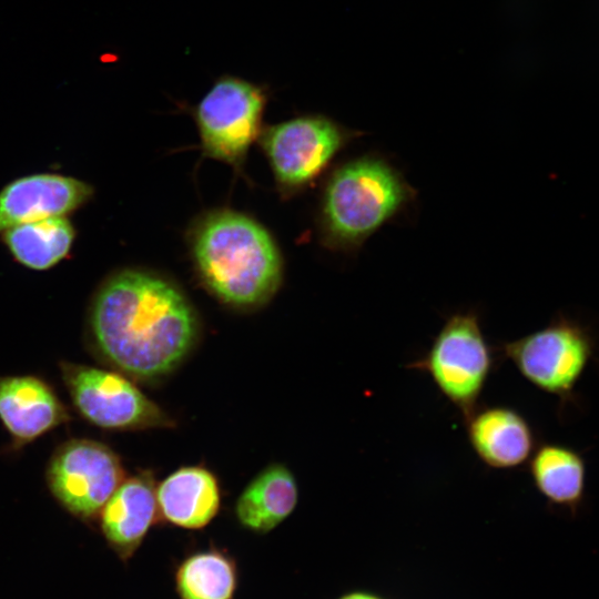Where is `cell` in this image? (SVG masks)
Here are the masks:
<instances>
[{
  "instance_id": "6da1fadb",
  "label": "cell",
  "mask_w": 599,
  "mask_h": 599,
  "mask_svg": "<svg viewBox=\"0 0 599 599\" xmlns=\"http://www.w3.org/2000/svg\"><path fill=\"white\" fill-rule=\"evenodd\" d=\"M85 336L91 353L134 382L156 383L177 369L200 338V319L184 293L141 270L110 274L94 292Z\"/></svg>"
},
{
  "instance_id": "7a4b0ae2",
  "label": "cell",
  "mask_w": 599,
  "mask_h": 599,
  "mask_svg": "<svg viewBox=\"0 0 599 599\" xmlns=\"http://www.w3.org/2000/svg\"><path fill=\"white\" fill-rule=\"evenodd\" d=\"M195 271L220 302L236 309L266 304L282 281V258L271 234L232 210L202 215L190 232Z\"/></svg>"
},
{
  "instance_id": "3957f363",
  "label": "cell",
  "mask_w": 599,
  "mask_h": 599,
  "mask_svg": "<svg viewBox=\"0 0 599 599\" xmlns=\"http://www.w3.org/2000/svg\"><path fill=\"white\" fill-rule=\"evenodd\" d=\"M399 171L375 155L353 159L327 179L319 205L322 242L336 251H354L414 199Z\"/></svg>"
},
{
  "instance_id": "277c9868",
  "label": "cell",
  "mask_w": 599,
  "mask_h": 599,
  "mask_svg": "<svg viewBox=\"0 0 599 599\" xmlns=\"http://www.w3.org/2000/svg\"><path fill=\"white\" fill-rule=\"evenodd\" d=\"M498 351L529 384L555 397L562 414L577 405V386L596 359L598 345L581 323L558 316L540 329L504 343Z\"/></svg>"
},
{
  "instance_id": "5b68a950",
  "label": "cell",
  "mask_w": 599,
  "mask_h": 599,
  "mask_svg": "<svg viewBox=\"0 0 599 599\" xmlns=\"http://www.w3.org/2000/svg\"><path fill=\"white\" fill-rule=\"evenodd\" d=\"M500 354L488 343L476 312L449 316L427 352L408 368L429 376L441 395L466 419L479 405Z\"/></svg>"
},
{
  "instance_id": "8992f818",
  "label": "cell",
  "mask_w": 599,
  "mask_h": 599,
  "mask_svg": "<svg viewBox=\"0 0 599 599\" xmlns=\"http://www.w3.org/2000/svg\"><path fill=\"white\" fill-rule=\"evenodd\" d=\"M59 367L75 410L90 424L122 432L175 426L162 407L128 376L64 361Z\"/></svg>"
},
{
  "instance_id": "52a82bcc",
  "label": "cell",
  "mask_w": 599,
  "mask_h": 599,
  "mask_svg": "<svg viewBox=\"0 0 599 599\" xmlns=\"http://www.w3.org/2000/svg\"><path fill=\"white\" fill-rule=\"evenodd\" d=\"M266 103L264 87L234 75L220 77L194 110L203 153L241 172L263 130Z\"/></svg>"
},
{
  "instance_id": "ba28073f",
  "label": "cell",
  "mask_w": 599,
  "mask_h": 599,
  "mask_svg": "<svg viewBox=\"0 0 599 599\" xmlns=\"http://www.w3.org/2000/svg\"><path fill=\"white\" fill-rule=\"evenodd\" d=\"M359 134L329 116L305 114L264 128L258 139L278 190L291 195L311 185Z\"/></svg>"
},
{
  "instance_id": "9c48e42d",
  "label": "cell",
  "mask_w": 599,
  "mask_h": 599,
  "mask_svg": "<svg viewBox=\"0 0 599 599\" xmlns=\"http://www.w3.org/2000/svg\"><path fill=\"white\" fill-rule=\"evenodd\" d=\"M125 478L119 455L101 441L72 438L57 447L45 469L47 486L71 515L99 516Z\"/></svg>"
},
{
  "instance_id": "30bf717a",
  "label": "cell",
  "mask_w": 599,
  "mask_h": 599,
  "mask_svg": "<svg viewBox=\"0 0 599 599\" xmlns=\"http://www.w3.org/2000/svg\"><path fill=\"white\" fill-rule=\"evenodd\" d=\"M93 193L88 182L60 173L17 177L0 190V234L20 224L68 216L87 204Z\"/></svg>"
},
{
  "instance_id": "8fae6325",
  "label": "cell",
  "mask_w": 599,
  "mask_h": 599,
  "mask_svg": "<svg viewBox=\"0 0 599 599\" xmlns=\"http://www.w3.org/2000/svg\"><path fill=\"white\" fill-rule=\"evenodd\" d=\"M471 449L493 469L511 470L527 465L538 446L529 420L506 405L478 406L466 419Z\"/></svg>"
},
{
  "instance_id": "7c38bea8",
  "label": "cell",
  "mask_w": 599,
  "mask_h": 599,
  "mask_svg": "<svg viewBox=\"0 0 599 599\" xmlns=\"http://www.w3.org/2000/svg\"><path fill=\"white\" fill-rule=\"evenodd\" d=\"M69 419L67 407L44 379L34 375L0 376V420L14 449Z\"/></svg>"
},
{
  "instance_id": "4fadbf2b",
  "label": "cell",
  "mask_w": 599,
  "mask_h": 599,
  "mask_svg": "<svg viewBox=\"0 0 599 599\" xmlns=\"http://www.w3.org/2000/svg\"><path fill=\"white\" fill-rule=\"evenodd\" d=\"M152 470L125 477L101 509V530L113 550L130 559L160 517Z\"/></svg>"
},
{
  "instance_id": "5bb4252c",
  "label": "cell",
  "mask_w": 599,
  "mask_h": 599,
  "mask_svg": "<svg viewBox=\"0 0 599 599\" xmlns=\"http://www.w3.org/2000/svg\"><path fill=\"white\" fill-rule=\"evenodd\" d=\"M160 517L184 529L207 526L221 508V486L202 465L183 466L156 485Z\"/></svg>"
},
{
  "instance_id": "9a60e30c",
  "label": "cell",
  "mask_w": 599,
  "mask_h": 599,
  "mask_svg": "<svg viewBox=\"0 0 599 599\" xmlns=\"http://www.w3.org/2000/svg\"><path fill=\"white\" fill-rule=\"evenodd\" d=\"M537 491L548 505L576 515L585 501L587 461L576 448L552 441L539 443L528 461Z\"/></svg>"
},
{
  "instance_id": "2e32d148",
  "label": "cell",
  "mask_w": 599,
  "mask_h": 599,
  "mask_svg": "<svg viewBox=\"0 0 599 599\" xmlns=\"http://www.w3.org/2000/svg\"><path fill=\"white\" fill-rule=\"evenodd\" d=\"M298 485L283 464H271L243 489L235 502L238 522L253 532L266 534L282 524L296 508Z\"/></svg>"
},
{
  "instance_id": "e0dca14e",
  "label": "cell",
  "mask_w": 599,
  "mask_h": 599,
  "mask_svg": "<svg viewBox=\"0 0 599 599\" xmlns=\"http://www.w3.org/2000/svg\"><path fill=\"white\" fill-rule=\"evenodd\" d=\"M75 234L68 216H55L8 229L1 240L17 263L43 272L69 256Z\"/></svg>"
},
{
  "instance_id": "ac0fdd59",
  "label": "cell",
  "mask_w": 599,
  "mask_h": 599,
  "mask_svg": "<svg viewBox=\"0 0 599 599\" xmlns=\"http://www.w3.org/2000/svg\"><path fill=\"white\" fill-rule=\"evenodd\" d=\"M180 599H233L238 582L235 560L216 548L184 558L174 575Z\"/></svg>"
},
{
  "instance_id": "d6986e66",
  "label": "cell",
  "mask_w": 599,
  "mask_h": 599,
  "mask_svg": "<svg viewBox=\"0 0 599 599\" xmlns=\"http://www.w3.org/2000/svg\"><path fill=\"white\" fill-rule=\"evenodd\" d=\"M338 599H383V598L377 597V596L372 595V593L356 591V592H351V593L344 595Z\"/></svg>"
}]
</instances>
